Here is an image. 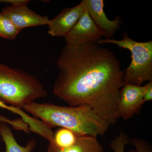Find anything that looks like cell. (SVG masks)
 I'll return each instance as SVG.
<instances>
[{"instance_id": "obj_1", "label": "cell", "mask_w": 152, "mask_h": 152, "mask_svg": "<svg viewBox=\"0 0 152 152\" xmlns=\"http://www.w3.org/2000/svg\"><path fill=\"white\" fill-rule=\"evenodd\" d=\"M56 64L55 96L71 107L88 106L110 126L115 124L125 71L114 53L97 43L66 45Z\"/></svg>"}, {"instance_id": "obj_2", "label": "cell", "mask_w": 152, "mask_h": 152, "mask_svg": "<svg viewBox=\"0 0 152 152\" xmlns=\"http://www.w3.org/2000/svg\"><path fill=\"white\" fill-rule=\"evenodd\" d=\"M22 109L38 118L51 129L66 128L80 135L97 138L98 136H104L110 126L88 106L66 107L34 101Z\"/></svg>"}, {"instance_id": "obj_3", "label": "cell", "mask_w": 152, "mask_h": 152, "mask_svg": "<svg viewBox=\"0 0 152 152\" xmlns=\"http://www.w3.org/2000/svg\"><path fill=\"white\" fill-rule=\"evenodd\" d=\"M47 95L45 87L35 76L0 62V100L4 103L22 109Z\"/></svg>"}, {"instance_id": "obj_4", "label": "cell", "mask_w": 152, "mask_h": 152, "mask_svg": "<svg viewBox=\"0 0 152 152\" xmlns=\"http://www.w3.org/2000/svg\"><path fill=\"white\" fill-rule=\"evenodd\" d=\"M112 44L129 50L132 61L125 71L124 84L141 86L144 82L152 81V42H136L129 38L125 33L122 39H101L98 45Z\"/></svg>"}, {"instance_id": "obj_5", "label": "cell", "mask_w": 152, "mask_h": 152, "mask_svg": "<svg viewBox=\"0 0 152 152\" xmlns=\"http://www.w3.org/2000/svg\"><path fill=\"white\" fill-rule=\"evenodd\" d=\"M144 86L124 84L120 91L117 107L119 118L128 121L138 113L143 100Z\"/></svg>"}, {"instance_id": "obj_6", "label": "cell", "mask_w": 152, "mask_h": 152, "mask_svg": "<svg viewBox=\"0 0 152 152\" xmlns=\"http://www.w3.org/2000/svg\"><path fill=\"white\" fill-rule=\"evenodd\" d=\"M102 37L91 18L85 10L78 21L64 38L66 45L77 46L89 43H98Z\"/></svg>"}, {"instance_id": "obj_7", "label": "cell", "mask_w": 152, "mask_h": 152, "mask_svg": "<svg viewBox=\"0 0 152 152\" xmlns=\"http://www.w3.org/2000/svg\"><path fill=\"white\" fill-rule=\"evenodd\" d=\"M81 3L103 36L106 39L113 37L121 23L119 17L117 16L112 20L107 18L103 0H83Z\"/></svg>"}, {"instance_id": "obj_8", "label": "cell", "mask_w": 152, "mask_h": 152, "mask_svg": "<svg viewBox=\"0 0 152 152\" xmlns=\"http://www.w3.org/2000/svg\"><path fill=\"white\" fill-rule=\"evenodd\" d=\"M2 12L7 16L20 30L31 27L48 26L50 20L27 7V4L10 5L3 8Z\"/></svg>"}, {"instance_id": "obj_9", "label": "cell", "mask_w": 152, "mask_h": 152, "mask_svg": "<svg viewBox=\"0 0 152 152\" xmlns=\"http://www.w3.org/2000/svg\"><path fill=\"white\" fill-rule=\"evenodd\" d=\"M84 11L81 2L73 7L64 9L54 18L50 20L48 33L52 37H64L78 21Z\"/></svg>"}, {"instance_id": "obj_10", "label": "cell", "mask_w": 152, "mask_h": 152, "mask_svg": "<svg viewBox=\"0 0 152 152\" xmlns=\"http://www.w3.org/2000/svg\"><path fill=\"white\" fill-rule=\"evenodd\" d=\"M47 152H105L97 138L79 135L76 142L67 148H60L49 143Z\"/></svg>"}, {"instance_id": "obj_11", "label": "cell", "mask_w": 152, "mask_h": 152, "mask_svg": "<svg viewBox=\"0 0 152 152\" xmlns=\"http://www.w3.org/2000/svg\"><path fill=\"white\" fill-rule=\"evenodd\" d=\"M0 135L5 145L6 149L3 152H31L35 148L37 142L31 140L25 147L20 145L14 137L10 125L0 122Z\"/></svg>"}, {"instance_id": "obj_12", "label": "cell", "mask_w": 152, "mask_h": 152, "mask_svg": "<svg viewBox=\"0 0 152 152\" xmlns=\"http://www.w3.org/2000/svg\"><path fill=\"white\" fill-rule=\"evenodd\" d=\"M0 108L5 109L20 116L21 119L28 125L30 132L33 133L38 132L42 128L43 123L40 120L31 116L22 109L7 104L1 100Z\"/></svg>"}, {"instance_id": "obj_13", "label": "cell", "mask_w": 152, "mask_h": 152, "mask_svg": "<svg viewBox=\"0 0 152 152\" xmlns=\"http://www.w3.org/2000/svg\"><path fill=\"white\" fill-rule=\"evenodd\" d=\"M78 135L70 130L61 128L54 134L53 141L49 143H52L58 148H67L76 142Z\"/></svg>"}, {"instance_id": "obj_14", "label": "cell", "mask_w": 152, "mask_h": 152, "mask_svg": "<svg viewBox=\"0 0 152 152\" xmlns=\"http://www.w3.org/2000/svg\"><path fill=\"white\" fill-rule=\"evenodd\" d=\"M20 31L7 16L0 12V37L14 40Z\"/></svg>"}, {"instance_id": "obj_15", "label": "cell", "mask_w": 152, "mask_h": 152, "mask_svg": "<svg viewBox=\"0 0 152 152\" xmlns=\"http://www.w3.org/2000/svg\"><path fill=\"white\" fill-rule=\"evenodd\" d=\"M129 142L130 139L127 135L123 131H121L118 135L112 140L110 146L114 152H125V147Z\"/></svg>"}, {"instance_id": "obj_16", "label": "cell", "mask_w": 152, "mask_h": 152, "mask_svg": "<svg viewBox=\"0 0 152 152\" xmlns=\"http://www.w3.org/2000/svg\"><path fill=\"white\" fill-rule=\"evenodd\" d=\"M0 122L8 124L16 130L23 131L26 133H29L28 125L22 119L12 120L8 117L0 115Z\"/></svg>"}, {"instance_id": "obj_17", "label": "cell", "mask_w": 152, "mask_h": 152, "mask_svg": "<svg viewBox=\"0 0 152 152\" xmlns=\"http://www.w3.org/2000/svg\"><path fill=\"white\" fill-rule=\"evenodd\" d=\"M136 148L135 152H152L151 145L142 139L134 138L130 140Z\"/></svg>"}, {"instance_id": "obj_18", "label": "cell", "mask_w": 152, "mask_h": 152, "mask_svg": "<svg viewBox=\"0 0 152 152\" xmlns=\"http://www.w3.org/2000/svg\"><path fill=\"white\" fill-rule=\"evenodd\" d=\"M152 100V81H149L144 86L143 100L144 103Z\"/></svg>"}, {"instance_id": "obj_19", "label": "cell", "mask_w": 152, "mask_h": 152, "mask_svg": "<svg viewBox=\"0 0 152 152\" xmlns=\"http://www.w3.org/2000/svg\"><path fill=\"white\" fill-rule=\"evenodd\" d=\"M29 1L28 0H0V3H7L10 5L27 4Z\"/></svg>"}, {"instance_id": "obj_20", "label": "cell", "mask_w": 152, "mask_h": 152, "mask_svg": "<svg viewBox=\"0 0 152 152\" xmlns=\"http://www.w3.org/2000/svg\"></svg>"}]
</instances>
